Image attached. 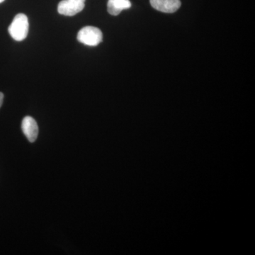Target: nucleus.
<instances>
[{"instance_id":"f257e3e1","label":"nucleus","mask_w":255,"mask_h":255,"mask_svg":"<svg viewBox=\"0 0 255 255\" xmlns=\"http://www.w3.org/2000/svg\"><path fill=\"white\" fill-rule=\"evenodd\" d=\"M29 30V23L27 16L23 14H18L15 16L9 27L10 36L16 41L26 39Z\"/></svg>"},{"instance_id":"f03ea898","label":"nucleus","mask_w":255,"mask_h":255,"mask_svg":"<svg viewBox=\"0 0 255 255\" xmlns=\"http://www.w3.org/2000/svg\"><path fill=\"white\" fill-rule=\"evenodd\" d=\"M78 41L88 46H97L102 41L103 35L99 28L94 26H86L80 30L78 33Z\"/></svg>"},{"instance_id":"7ed1b4c3","label":"nucleus","mask_w":255,"mask_h":255,"mask_svg":"<svg viewBox=\"0 0 255 255\" xmlns=\"http://www.w3.org/2000/svg\"><path fill=\"white\" fill-rule=\"evenodd\" d=\"M85 3V0H63L58 4V13L63 16H75L84 9Z\"/></svg>"},{"instance_id":"20e7f679","label":"nucleus","mask_w":255,"mask_h":255,"mask_svg":"<svg viewBox=\"0 0 255 255\" xmlns=\"http://www.w3.org/2000/svg\"><path fill=\"white\" fill-rule=\"evenodd\" d=\"M23 134L27 137L28 141L34 142L38 135V126L33 117L27 116L24 117L21 124Z\"/></svg>"},{"instance_id":"39448f33","label":"nucleus","mask_w":255,"mask_h":255,"mask_svg":"<svg viewBox=\"0 0 255 255\" xmlns=\"http://www.w3.org/2000/svg\"><path fill=\"white\" fill-rule=\"evenodd\" d=\"M150 4L157 11L172 14L180 8L181 1L179 0H150Z\"/></svg>"},{"instance_id":"423d86ee","label":"nucleus","mask_w":255,"mask_h":255,"mask_svg":"<svg viewBox=\"0 0 255 255\" xmlns=\"http://www.w3.org/2000/svg\"><path fill=\"white\" fill-rule=\"evenodd\" d=\"M131 6L130 0H109L107 11L112 16H117L123 10L130 9Z\"/></svg>"},{"instance_id":"0eeeda50","label":"nucleus","mask_w":255,"mask_h":255,"mask_svg":"<svg viewBox=\"0 0 255 255\" xmlns=\"http://www.w3.org/2000/svg\"><path fill=\"white\" fill-rule=\"evenodd\" d=\"M4 94L2 92H0V108H1L3 102H4Z\"/></svg>"},{"instance_id":"6e6552de","label":"nucleus","mask_w":255,"mask_h":255,"mask_svg":"<svg viewBox=\"0 0 255 255\" xmlns=\"http://www.w3.org/2000/svg\"><path fill=\"white\" fill-rule=\"evenodd\" d=\"M4 1L5 0H0V4H1V3L4 2Z\"/></svg>"}]
</instances>
